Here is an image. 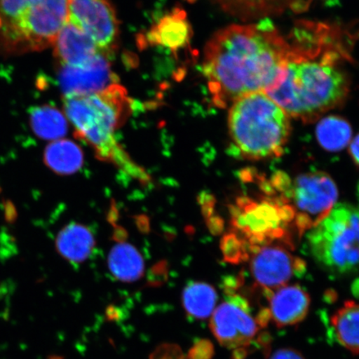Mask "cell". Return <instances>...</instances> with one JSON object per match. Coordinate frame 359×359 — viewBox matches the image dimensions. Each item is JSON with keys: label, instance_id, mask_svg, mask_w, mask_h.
I'll use <instances>...</instances> for the list:
<instances>
[{"label": "cell", "instance_id": "obj_1", "mask_svg": "<svg viewBox=\"0 0 359 359\" xmlns=\"http://www.w3.org/2000/svg\"><path fill=\"white\" fill-rule=\"evenodd\" d=\"M289 48L268 19L218 31L206 44L203 60L214 104L227 107L247 94L276 88L284 75Z\"/></svg>", "mask_w": 359, "mask_h": 359}, {"label": "cell", "instance_id": "obj_2", "mask_svg": "<svg viewBox=\"0 0 359 359\" xmlns=\"http://www.w3.org/2000/svg\"><path fill=\"white\" fill-rule=\"evenodd\" d=\"M308 39L296 33L290 48L284 75L276 88L268 92L291 118L311 123L343 105L350 81L340 66L342 53L332 45L330 33L314 34L305 28Z\"/></svg>", "mask_w": 359, "mask_h": 359}, {"label": "cell", "instance_id": "obj_3", "mask_svg": "<svg viewBox=\"0 0 359 359\" xmlns=\"http://www.w3.org/2000/svg\"><path fill=\"white\" fill-rule=\"evenodd\" d=\"M64 109L76 137L88 143L98 159L114 165L142 185L151 182L149 174L116 140L115 132L133 110L125 88L116 83L87 95L65 96Z\"/></svg>", "mask_w": 359, "mask_h": 359}, {"label": "cell", "instance_id": "obj_4", "mask_svg": "<svg viewBox=\"0 0 359 359\" xmlns=\"http://www.w3.org/2000/svg\"><path fill=\"white\" fill-rule=\"evenodd\" d=\"M290 118L266 93H250L238 98L228 115L233 148L246 160L280 157L290 136Z\"/></svg>", "mask_w": 359, "mask_h": 359}, {"label": "cell", "instance_id": "obj_5", "mask_svg": "<svg viewBox=\"0 0 359 359\" xmlns=\"http://www.w3.org/2000/svg\"><path fill=\"white\" fill-rule=\"evenodd\" d=\"M69 0H0V50L7 55L53 46L67 22Z\"/></svg>", "mask_w": 359, "mask_h": 359}, {"label": "cell", "instance_id": "obj_6", "mask_svg": "<svg viewBox=\"0 0 359 359\" xmlns=\"http://www.w3.org/2000/svg\"><path fill=\"white\" fill-rule=\"evenodd\" d=\"M312 257L333 275H347L359 269V210L336 204L327 217L307 236Z\"/></svg>", "mask_w": 359, "mask_h": 359}, {"label": "cell", "instance_id": "obj_7", "mask_svg": "<svg viewBox=\"0 0 359 359\" xmlns=\"http://www.w3.org/2000/svg\"><path fill=\"white\" fill-rule=\"evenodd\" d=\"M266 196H243L231 208V223L236 235L247 242L253 251L260 246L282 243L293 248L290 231H295V214L282 196L271 189ZM296 232V231H295Z\"/></svg>", "mask_w": 359, "mask_h": 359}, {"label": "cell", "instance_id": "obj_8", "mask_svg": "<svg viewBox=\"0 0 359 359\" xmlns=\"http://www.w3.org/2000/svg\"><path fill=\"white\" fill-rule=\"evenodd\" d=\"M278 191L294 210L295 231L299 236L325 219L339 197L333 178L323 172L300 174L293 180L285 174Z\"/></svg>", "mask_w": 359, "mask_h": 359}, {"label": "cell", "instance_id": "obj_9", "mask_svg": "<svg viewBox=\"0 0 359 359\" xmlns=\"http://www.w3.org/2000/svg\"><path fill=\"white\" fill-rule=\"evenodd\" d=\"M67 22L91 39L102 55H114L118 48L119 24L110 0H69Z\"/></svg>", "mask_w": 359, "mask_h": 359}, {"label": "cell", "instance_id": "obj_10", "mask_svg": "<svg viewBox=\"0 0 359 359\" xmlns=\"http://www.w3.org/2000/svg\"><path fill=\"white\" fill-rule=\"evenodd\" d=\"M210 329L222 346L237 351L253 342L260 325L250 313L246 300L241 295L231 294L215 308Z\"/></svg>", "mask_w": 359, "mask_h": 359}, {"label": "cell", "instance_id": "obj_11", "mask_svg": "<svg viewBox=\"0 0 359 359\" xmlns=\"http://www.w3.org/2000/svg\"><path fill=\"white\" fill-rule=\"evenodd\" d=\"M292 249L285 244L273 243L253 251L250 257V269L260 288L266 292L276 290L304 272L306 264L290 252Z\"/></svg>", "mask_w": 359, "mask_h": 359}, {"label": "cell", "instance_id": "obj_12", "mask_svg": "<svg viewBox=\"0 0 359 359\" xmlns=\"http://www.w3.org/2000/svg\"><path fill=\"white\" fill-rule=\"evenodd\" d=\"M60 83L65 96L87 95L118 83L107 57L98 55L92 64L83 67L61 66Z\"/></svg>", "mask_w": 359, "mask_h": 359}, {"label": "cell", "instance_id": "obj_13", "mask_svg": "<svg viewBox=\"0 0 359 359\" xmlns=\"http://www.w3.org/2000/svg\"><path fill=\"white\" fill-rule=\"evenodd\" d=\"M269 318L277 327L299 324L306 317L311 297L299 285H285L268 292Z\"/></svg>", "mask_w": 359, "mask_h": 359}, {"label": "cell", "instance_id": "obj_14", "mask_svg": "<svg viewBox=\"0 0 359 359\" xmlns=\"http://www.w3.org/2000/svg\"><path fill=\"white\" fill-rule=\"evenodd\" d=\"M53 46L60 66L86 67L102 55L91 39L67 22Z\"/></svg>", "mask_w": 359, "mask_h": 359}, {"label": "cell", "instance_id": "obj_15", "mask_svg": "<svg viewBox=\"0 0 359 359\" xmlns=\"http://www.w3.org/2000/svg\"><path fill=\"white\" fill-rule=\"evenodd\" d=\"M191 35V27L187 19L186 13L176 8L160 20L151 29L147 35V41L177 51L187 47Z\"/></svg>", "mask_w": 359, "mask_h": 359}, {"label": "cell", "instance_id": "obj_16", "mask_svg": "<svg viewBox=\"0 0 359 359\" xmlns=\"http://www.w3.org/2000/svg\"><path fill=\"white\" fill-rule=\"evenodd\" d=\"M56 246L58 252L67 260L82 262L92 253L94 238L87 227L71 224L58 234Z\"/></svg>", "mask_w": 359, "mask_h": 359}, {"label": "cell", "instance_id": "obj_17", "mask_svg": "<svg viewBox=\"0 0 359 359\" xmlns=\"http://www.w3.org/2000/svg\"><path fill=\"white\" fill-rule=\"evenodd\" d=\"M44 161L55 173L73 174L82 168L83 154L74 142L60 139L47 147L44 152Z\"/></svg>", "mask_w": 359, "mask_h": 359}, {"label": "cell", "instance_id": "obj_18", "mask_svg": "<svg viewBox=\"0 0 359 359\" xmlns=\"http://www.w3.org/2000/svg\"><path fill=\"white\" fill-rule=\"evenodd\" d=\"M318 144L329 152L344 149L352 140L351 125L342 116L330 115L320 119L316 127Z\"/></svg>", "mask_w": 359, "mask_h": 359}, {"label": "cell", "instance_id": "obj_19", "mask_svg": "<svg viewBox=\"0 0 359 359\" xmlns=\"http://www.w3.org/2000/svg\"><path fill=\"white\" fill-rule=\"evenodd\" d=\"M223 10L241 19H258L293 6V0H214Z\"/></svg>", "mask_w": 359, "mask_h": 359}, {"label": "cell", "instance_id": "obj_20", "mask_svg": "<svg viewBox=\"0 0 359 359\" xmlns=\"http://www.w3.org/2000/svg\"><path fill=\"white\" fill-rule=\"evenodd\" d=\"M331 321L339 343L350 352L359 353V304L345 302Z\"/></svg>", "mask_w": 359, "mask_h": 359}, {"label": "cell", "instance_id": "obj_21", "mask_svg": "<svg viewBox=\"0 0 359 359\" xmlns=\"http://www.w3.org/2000/svg\"><path fill=\"white\" fill-rule=\"evenodd\" d=\"M30 124L34 133L43 140H60L67 132L66 116L51 106L34 107L30 111Z\"/></svg>", "mask_w": 359, "mask_h": 359}, {"label": "cell", "instance_id": "obj_22", "mask_svg": "<svg viewBox=\"0 0 359 359\" xmlns=\"http://www.w3.org/2000/svg\"><path fill=\"white\" fill-rule=\"evenodd\" d=\"M217 291L203 282H193L182 294V304L186 311L196 320H205L212 316L217 302Z\"/></svg>", "mask_w": 359, "mask_h": 359}, {"label": "cell", "instance_id": "obj_23", "mask_svg": "<svg viewBox=\"0 0 359 359\" xmlns=\"http://www.w3.org/2000/svg\"><path fill=\"white\" fill-rule=\"evenodd\" d=\"M109 266L116 279L128 282L138 280L144 269L141 255L128 244H118L112 248Z\"/></svg>", "mask_w": 359, "mask_h": 359}, {"label": "cell", "instance_id": "obj_24", "mask_svg": "<svg viewBox=\"0 0 359 359\" xmlns=\"http://www.w3.org/2000/svg\"><path fill=\"white\" fill-rule=\"evenodd\" d=\"M151 359H190L184 355L181 349L174 345H163L156 350Z\"/></svg>", "mask_w": 359, "mask_h": 359}, {"label": "cell", "instance_id": "obj_25", "mask_svg": "<svg viewBox=\"0 0 359 359\" xmlns=\"http://www.w3.org/2000/svg\"><path fill=\"white\" fill-rule=\"evenodd\" d=\"M269 359H304L302 354L293 348H281L272 354Z\"/></svg>", "mask_w": 359, "mask_h": 359}, {"label": "cell", "instance_id": "obj_26", "mask_svg": "<svg viewBox=\"0 0 359 359\" xmlns=\"http://www.w3.org/2000/svg\"><path fill=\"white\" fill-rule=\"evenodd\" d=\"M348 151L354 163L359 167V134L350 142Z\"/></svg>", "mask_w": 359, "mask_h": 359}, {"label": "cell", "instance_id": "obj_27", "mask_svg": "<svg viewBox=\"0 0 359 359\" xmlns=\"http://www.w3.org/2000/svg\"><path fill=\"white\" fill-rule=\"evenodd\" d=\"M49 359H60V358H57V357H52L51 358H49Z\"/></svg>", "mask_w": 359, "mask_h": 359}]
</instances>
